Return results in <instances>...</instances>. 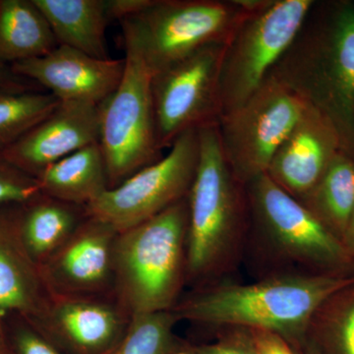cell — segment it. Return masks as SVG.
I'll list each match as a JSON object with an SVG mask.
<instances>
[{"label":"cell","mask_w":354,"mask_h":354,"mask_svg":"<svg viewBox=\"0 0 354 354\" xmlns=\"http://www.w3.org/2000/svg\"><path fill=\"white\" fill-rule=\"evenodd\" d=\"M188 200L120 232L114 295L136 317L171 311L186 283Z\"/></svg>","instance_id":"277c9868"},{"label":"cell","mask_w":354,"mask_h":354,"mask_svg":"<svg viewBox=\"0 0 354 354\" xmlns=\"http://www.w3.org/2000/svg\"><path fill=\"white\" fill-rule=\"evenodd\" d=\"M2 320L11 354H62L25 317L11 314Z\"/></svg>","instance_id":"484cf974"},{"label":"cell","mask_w":354,"mask_h":354,"mask_svg":"<svg viewBox=\"0 0 354 354\" xmlns=\"http://www.w3.org/2000/svg\"><path fill=\"white\" fill-rule=\"evenodd\" d=\"M48 20L59 46L108 59L106 0H32Z\"/></svg>","instance_id":"d6986e66"},{"label":"cell","mask_w":354,"mask_h":354,"mask_svg":"<svg viewBox=\"0 0 354 354\" xmlns=\"http://www.w3.org/2000/svg\"><path fill=\"white\" fill-rule=\"evenodd\" d=\"M245 11L243 0H153L120 23L123 41L153 75L209 44L227 43Z\"/></svg>","instance_id":"5b68a950"},{"label":"cell","mask_w":354,"mask_h":354,"mask_svg":"<svg viewBox=\"0 0 354 354\" xmlns=\"http://www.w3.org/2000/svg\"><path fill=\"white\" fill-rule=\"evenodd\" d=\"M0 354H11L8 342H7L3 320L2 319H0Z\"/></svg>","instance_id":"d6a6232c"},{"label":"cell","mask_w":354,"mask_h":354,"mask_svg":"<svg viewBox=\"0 0 354 354\" xmlns=\"http://www.w3.org/2000/svg\"><path fill=\"white\" fill-rule=\"evenodd\" d=\"M341 146L322 114L308 106L274 153L266 172L286 193L301 200L320 180Z\"/></svg>","instance_id":"2e32d148"},{"label":"cell","mask_w":354,"mask_h":354,"mask_svg":"<svg viewBox=\"0 0 354 354\" xmlns=\"http://www.w3.org/2000/svg\"><path fill=\"white\" fill-rule=\"evenodd\" d=\"M100 116L97 104L59 101L50 115L2 153L11 164L37 178L62 158L99 142Z\"/></svg>","instance_id":"9a60e30c"},{"label":"cell","mask_w":354,"mask_h":354,"mask_svg":"<svg viewBox=\"0 0 354 354\" xmlns=\"http://www.w3.org/2000/svg\"><path fill=\"white\" fill-rule=\"evenodd\" d=\"M354 286V274L290 272L252 283H209L171 310L177 320L211 328L266 330L301 346L321 308Z\"/></svg>","instance_id":"6da1fadb"},{"label":"cell","mask_w":354,"mask_h":354,"mask_svg":"<svg viewBox=\"0 0 354 354\" xmlns=\"http://www.w3.org/2000/svg\"><path fill=\"white\" fill-rule=\"evenodd\" d=\"M120 232L88 215L64 246L39 266L50 295L92 297L114 295Z\"/></svg>","instance_id":"4fadbf2b"},{"label":"cell","mask_w":354,"mask_h":354,"mask_svg":"<svg viewBox=\"0 0 354 354\" xmlns=\"http://www.w3.org/2000/svg\"><path fill=\"white\" fill-rule=\"evenodd\" d=\"M258 354H297L290 342L266 330H250Z\"/></svg>","instance_id":"f1b7e54d"},{"label":"cell","mask_w":354,"mask_h":354,"mask_svg":"<svg viewBox=\"0 0 354 354\" xmlns=\"http://www.w3.org/2000/svg\"><path fill=\"white\" fill-rule=\"evenodd\" d=\"M25 318L62 354H113L132 321L114 295H50L38 313Z\"/></svg>","instance_id":"7c38bea8"},{"label":"cell","mask_w":354,"mask_h":354,"mask_svg":"<svg viewBox=\"0 0 354 354\" xmlns=\"http://www.w3.org/2000/svg\"><path fill=\"white\" fill-rule=\"evenodd\" d=\"M39 85L14 73L8 65L0 64V90L36 91Z\"/></svg>","instance_id":"4dcf8cb0"},{"label":"cell","mask_w":354,"mask_h":354,"mask_svg":"<svg viewBox=\"0 0 354 354\" xmlns=\"http://www.w3.org/2000/svg\"><path fill=\"white\" fill-rule=\"evenodd\" d=\"M37 180L43 194L88 207L109 189L106 160L99 142L51 165Z\"/></svg>","instance_id":"ffe728a7"},{"label":"cell","mask_w":354,"mask_h":354,"mask_svg":"<svg viewBox=\"0 0 354 354\" xmlns=\"http://www.w3.org/2000/svg\"><path fill=\"white\" fill-rule=\"evenodd\" d=\"M268 76L322 114L341 146L354 152V4H337L323 16L312 6Z\"/></svg>","instance_id":"7a4b0ae2"},{"label":"cell","mask_w":354,"mask_h":354,"mask_svg":"<svg viewBox=\"0 0 354 354\" xmlns=\"http://www.w3.org/2000/svg\"><path fill=\"white\" fill-rule=\"evenodd\" d=\"M227 43L209 44L152 75L151 90L158 148L181 135L218 123L220 78Z\"/></svg>","instance_id":"8fae6325"},{"label":"cell","mask_w":354,"mask_h":354,"mask_svg":"<svg viewBox=\"0 0 354 354\" xmlns=\"http://www.w3.org/2000/svg\"><path fill=\"white\" fill-rule=\"evenodd\" d=\"M14 73L48 90L59 101L102 104L120 85L125 60L99 59L65 46L11 65Z\"/></svg>","instance_id":"5bb4252c"},{"label":"cell","mask_w":354,"mask_h":354,"mask_svg":"<svg viewBox=\"0 0 354 354\" xmlns=\"http://www.w3.org/2000/svg\"><path fill=\"white\" fill-rule=\"evenodd\" d=\"M120 85L100 104V138L109 189L162 158L153 113L152 73L129 41Z\"/></svg>","instance_id":"ba28073f"},{"label":"cell","mask_w":354,"mask_h":354,"mask_svg":"<svg viewBox=\"0 0 354 354\" xmlns=\"http://www.w3.org/2000/svg\"><path fill=\"white\" fill-rule=\"evenodd\" d=\"M21 205L0 206V319L34 316L50 297L21 237Z\"/></svg>","instance_id":"e0dca14e"},{"label":"cell","mask_w":354,"mask_h":354,"mask_svg":"<svg viewBox=\"0 0 354 354\" xmlns=\"http://www.w3.org/2000/svg\"><path fill=\"white\" fill-rule=\"evenodd\" d=\"M41 193L37 178L11 164L0 151V206L25 204Z\"/></svg>","instance_id":"4316f807"},{"label":"cell","mask_w":354,"mask_h":354,"mask_svg":"<svg viewBox=\"0 0 354 354\" xmlns=\"http://www.w3.org/2000/svg\"><path fill=\"white\" fill-rule=\"evenodd\" d=\"M58 104L48 92L0 90V151L22 138Z\"/></svg>","instance_id":"603a6c76"},{"label":"cell","mask_w":354,"mask_h":354,"mask_svg":"<svg viewBox=\"0 0 354 354\" xmlns=\"http://www.w3.org/2000/svg\"><path fill=\"white\" fill-rule=\"evenodd\" d=\"M308 104L268 76L242 106L218 121L223 156L243 185L266 174L272 157Z\"/></svg>","instance_id":"9c48e42d"},{"label":"cell","mask_w":354,"mask_h":354,"mask_svg":"<svg viewBox=\"0 0 354 354\" xmlns=\"http://www.w3.org/2000/svg\"><path fill=\"white\" fill-rule=\"evenodd\" d=\"M311 330L326 339L335 354H354V286L324 305L314 318Z\"/></svg>","instance_id":"d4e9b609"},{"label":"cell","mask_w":354,"mask_h":354,"mask_svg":"<svg viewBox=\"0 0 354 354\" xmlns=\"http://www.w3.org/2000/svg\"><path fill=\"white\" fill-rule=\"evenodd\" d=\"M342 243L344 244L346 251L354 260V209L351 218H349L348 227H346V232H344Z\"/></svg>","instance_id":"1f68e13d"},{"label":"cell","mask_w":354,"mask_h":354,"mask_svg":"<svg viewBox=\"0 0 354 354\" xmlns=\"http://www.w3.org/2000/svg\"><path fill=\"white\" fill-rule=\"evenodd\" d=\"M243 1L245 14L227 41L221 64L220 118L242 106L262 85L314 4L312 0Z\"/></svg>","instance_id":"8992f818"},{"label":"cell","mask_w":354,"mask_h":354,"mask_svg":"<svg viewBox=\"0 0 354 354\" xmlns=\"http://www.w3.org/2000/svg\"><path fill=\"white\" fill-rule=\"evenodd\" d=\"M153 0H106L109 20L122 21L133 17L149 6Z\"/></svg>","instance_id":"f546056e"},{"label":"cell","mask_w":354,"mask_h":354,"mask_svg":"<svg viewBox=\"0 0 354 354\" xmlns=\"http://www.w3.org/2000/svg\"><path fill=\"white\" fill-rule=\"evenodd\" d=\"M306 354H318V353H315V351H308V353H307Z\"/></svg>","instance_id":"836d02e7"},{"label":"cell","mask_w":354,"mask_h":354,"mask_svg":"<svg viewBox=\"0 0 354 354\" xmlns=\"http://www.w3.org/2000/svg\"><path fill=\"white\" fill-rule=\"evenodd\" d=\"M200 158L188 194L186 283H213L239 251L249 221L245 186L223 156L218 123L199 128Z\"/></svg>","instance_id":"3957f363"},{"label":"cell","mask_w":354,"mask_h":354,"mask_svg":"<svg viewBox=\"0 0 354 354\" xmlns=\"http://www.w3.org/2000/svg\"><path fill=\"white\" fill-rule=\"evenodd\" d=\"M244 186L249 221L276 257L309 272L351 274L354 260L346 247L302 203L267 174Z\"/></svg>","instance_id":"52a82bcc"},{"label":"cell","mask_w":354,"mask_h":354,"mask_svg":"<svg viewBox=\"0 0 354 354\" xmlns=\"http://www.w3.org/2000/svg\"><path fill=\"white\" fill-rule=\"evenodd\" d=\"M299 202L342 241L354 209L353 160L335 156L319 183Z\"/></svg>","instance_id":"7402d4cb"},{"label":"cell","mask_w":354,"mask_h":354,"mask_svg":"<svg viewBox=\"0 0 354 354\" xmlns=\"http://www.w3.org/2000/svg\"><path fill=\"white\" fill-rule=\"evenodd\" d=\"M199 158V129L184 133L167 156L91 203L88 215L106 221L118 232L150 220L188 196Z\"/></svg>","instance_id":"30bf717a"},{"label":"cell","mask_w":354,"mask_h":354,"mask_svg":"<svg viewBox=\"0 0 354 354\" xmlns=\"http://www.w3.org/2000/svg\"><path fill=\"white\" fill-rule=\"evenodd\" d=\"M58 46L32 0H0V64L11 66L44 57Z\"/></svg>","instance_id":"44dd1931"},{"label":"cell","mask_w":354,"mask_h":354,"mask_svg":"<svg viewBox=\"0 0 354 354\" xmlns=\"http://www.w3.org/2000/svg\"><path fill=\"white\" fill-rule=\"evenodd\" d=\"M179 354H258L249 330L227 329L216 341L193 344L185 341Z\"/></svg>","instance_id":"83f0119b"},{"label":"cell","mask_w":354,"mask_h":354,"mask_svg":"<svg viewBox=\"0 0 354 354\" xmlns=\"http://www.w3.org/2000/svg\"><path fill=\"white\" fill-rule=\"evenodd\" d=\"M88 216L87 207L41 194L21 205L20 234L35 262L44 264Z\"/></svg>","instance_id":"ac0fdd59"},{"label":"cell","mask_w":354,"mask_h":354,"mask_svg":"<svg viewBox=\"0 0 354 354\" xmlns=\"http://www.w3.org/2000/svg\"><path fill=\"white\" fill-rule=\"evenodd\" d=\"M171 311L133 317L124 339L113 354H179L185 339L174 332Z\"/></svg>","instance_id":"cb8c5ba5"}]
</instances>
